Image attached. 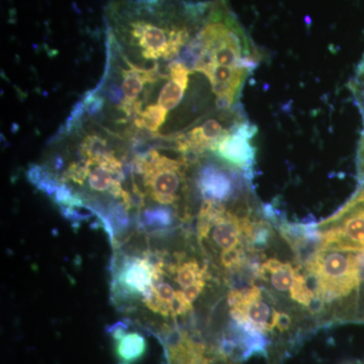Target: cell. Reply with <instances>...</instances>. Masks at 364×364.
Segmentation results:
<instances>
[{
    "mask_svg": "<svg viewBox=\"0 0 364 364\" xmlns=\"http://www.w3.org/2000/svg\"><path fill=\"white\" fill-rule=\"evenodd\" d=\"M358 323L364 324V253H363V282L359 299Z\"/></svg>",
    "mask_w": 364,
    "mask_h": 364,
    "instance_id": "8fae6325",
    "label": "cell"
},
{
    "mask_svg": "<svg viewBox=\"0 0 364 364\" xmlns=\"http://www.w3.org/2000/svg\"><path fill=\"white\" fill-rule=\"evenodd\" d=\"M114 339V353L119 364H136L145 356L147 340L139 332H126L124 325L117 323L109 329Z\"/></svg>",
    "mask_w": 364,
    "mask_h": 364,
    "instance_id": "52a82bcc",
    "label": "cell"
},
{
    "mask_svg": "<svg viewBox=\"0 0 364 364\" xmlns=\"http://www.w3.org/2000/svg\"><path fill=\"white\" fill-rule=\"evenodd\" d=\"M168 353L170 364H215L207 347L191 339L186 332L172 336Z\"/></svg>",
    "mask_w": 364,
    "mask_h": 364,
    "instance_id": "ba28073f",
    "label": "cell"
},
{
    "mask_svg": "<svg viewBox=\"0 0 364 364\" xmlns=\"http://www.w3.org/2000/svg\"><path fill=\"white\" fill-rule=\"evenodd\" d=\"M363 119V132L361 135L360 142H359L358 149V156H356V166H358V177L360 184H364V109L360 112Z\"/></svg>",
    "mask_w": 364,
    "mask_h": 364,
    "instance_id": "30bf717a",
    "label": "cell"
},
{
    "mask_svg": "<svg viewBox=\"0 0 364 364\" xmlns=\"http://www.w3.org/2000/svg\"><path fill=\"white\" fill-rule=\"evenodd\" d=\"M311 235L322 247L364 253V184L338 212L313 227Z\"/></svg>",
    "mask_w": 364,
    "mask_h": 364,
    "instance_id": "5b68a950",
    "label": "cell"
},
{
    "mask_svg": "<svg viewBox=\"0 0 364 364\" xmlns=\"http://www.w3.org/2000/svg\"><path fill=\"white\" fill-rule=\"evenodd\" d=\"M303 267L315 294L318 324L358 323L363 282V253L317 244Z\"/></svg>",
    "mask_w": 364,
    "mask_h": 364,
    "instance_id": "3957f363",
    "label": "cell"
},
{
    "mask_svg": "<svg viewBox=\"0 0 364 364\" xmlns=\"http://www.w3.org/2000/svg\"><path fill=\"white\" fill-rule=\"evenodd\" d=\"M155 263L149 256L127 260L117 274V291L126 296H141L143 301L147 299L152 293Z\"/></svg>",
    "mask_w": 364,
    "mask_h": 364,
    "instance_id": "8992f818",
    "label": "cell"
},
{
    "mask_svg": "<svg viewBox=\"0 0 364 364\" xmlns=\"http://www.w3.org/2000/svg\"><path fill=\"white\" fill-rule=\"evenodd\" d=\"M228 306L234 324L232 331L243 347L245 358L254 354L267 355L272 340L291 337L296 333L298 321L306 318L255 282L247 287L230 291Z\"/></svg>",
    "mask_w": 364,
    "mask_h": 364,
    "instance_id": "277c9868",
    "label": "cell"
},
{
    "mask_svg": "<svg viewBox=\"0 0 364 364\" xmlns=\"http://www.w3.org/2000/svg\"><path fill=\"white\" fill-rule=\"evenodd\" d=\"M198 241L227 272L248 264L259 245L270 237L267 223L258 220L248 188L227 200L203 198L198 213Z\"/></svg>",
    "mask_w": 364,
    "mask_h": 364,
    "instance_id": "7a4b0ae2",
    "label": "cell"
},
{
    "mask_svg": "<svg viewBox=\"0 0 364 364\" xmlns=\"http://www.w3.org/2000/svg\"><path fill=\"white\" fill-rule=\"evenodd\" d=\"M347 364H364V361H356V363H351Z\"/></svg>",
    "mask_w": 364,
    "mask_h": 364,
    "instance_id": "7c38bea8",
    "label": "cell"
},
{
    "mask_svg": "<svg viewBox=\"0 0 364 364\" xmlns=\"http://www.w3.org/2000/svg\"><path fill=\"white\" fill-rule=\"evenodd\" d=\"M143 221L150 227H166L173 222V215L166 207H156L145 210Z\"/></svg>",
    "mask_w": 364,
    "mask_h": 364,
    "instance_id": "9c48e42d",
    "label": "cell"
},
{
    "mask_svg": "<svg viewBox=\"0 0 364 364\" xmlns=\"http://www.w3.org/2000/svg\"><path fill=\"white\" fill-rule=\"evenodd\" d=\"M104 21V75L78 114L171 149L205 122L243 112L260 55L228 0H112Z\"/></svg>",
    "mask_w": 364,
    "mask_h": 364,
    "instance_id": "6da1fadb",
    "label": "cell"
}]
</instances>
